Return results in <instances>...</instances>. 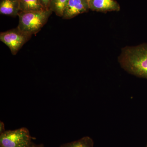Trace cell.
I'll return each instance as SVG.
<instances>
[{
  "mask_svg": "<svg viewBox=\"0 0 147 147\" xmlns=\"http://www.w3.org/2000/svg\"><path fill=\"white\" fill-rule=\"evenodd\" d=\"M90 9L88 0H69L62 18L70 19Z\"/></svg>",
  "mask_w": 147,
  "mask_h": 147,
  "instance_id": "5",
  "label": "cell"
},
{
  "mask_svg": "<svg viewBox=\"0 0 147 147\" xmlns=\"http://www.w3.org/2000/svg\"><path fill=\"white\" fill-rule=\"evenodd\" d=\"M60 147H93V142L90 137H85L77 141L63 144Z\"/></svg>",
  "mask_w": 147,
  "mask_h": 147,
  "instance_id": "10",
  "label": "cell"
},
{
  "mask_svg": "<svg viewBox=\"0 0 147 147\" xmlns=\"http://www.w3.org/2000/svg\"><path fill=\"white\" fill-rule=\"evenodd\" d=\"M69 0H52L49 9L54 12L57 16L62 17Z\"/></svg>",
  "mask_w": 147,
  "mask_h": 147,
  "instance_id": "9",
  "label": "cell"
},
{
  "mask_svg": "<svg viewBox=\"0 0 147 147\" xmlns=\"http://www.w3.org/2000/svg\"><path fill=\"white\" fill-rule=\"evenodd\" d=\"M31 36L17 27L16 28L1 32L0 40L9 48L11 54L15 55Z\"/></svg>",
  "mask_w": 147,
  "mask_h": 147,
  "instance_id": "4",
  "label": "cell"
},
{
  "mask_svg": "<svg viewBox=\"0 0 147 147\" xmlns=\"http://www.w3.org/2000/svg\"><path fill=\"white\" fill-rule=\"evenodd\" d=\"M20 11H39L45 9L39 0H19Z\"/></svg>",
  "mask_w": 147,
  "mask_h": 147,
  "instance_id": "8",
  "label": "cell"
},
{
  "mask_svg": "<svg viewBox=\"0 0 147 147\" xmlns=\"http://www.w3.org/2000/svg\"><path fill=\"white\" fill-rule=\"evenodd\" d=\"M90 9L95 11L107 12L119 11L120 7L115 0H88Z\"/></svg>",
  "mask_w": 147,
  "mask_h": 147,
  "instance_id": "6",
  "label": "cell"
},
{
  "mask_svg": "<svg viewBox=\"0 0 147 147\" xmlns=\"http://www.w3.org/2000/svg\"><path fill=\"white\" fill-rule=\"evenodd\" d=\"M28 129L22 127L7 130L0 134V146L3 147H28L32 144Z\"/></svg>",
  "mask_w": 147,
  "mask_h": 147,
  "instance_id": "3",
  "label": "cell"
},
{
  "mask_svg": "<svg viewBox=\"0 0 147 147\" xmlns=\"http://www.w3.org/2000/svg\"><path fill=\"white\" fill-rule=\"evenodd\" d=\"M28 147H44V146H43V145L42 144L36 145L35 144H34L32 143V144Z\"/></svg>",
  "mask_w": 147,
  "mask_h": 147,
  "instance_id": "13",
  "label": "cell"
},
{
  "mask_svg": "<svg viewBox=\"0 0 147 147\" xmlns=\"http://www.w3.org/2000/svg\"><path fill=\"white\" fill-rule=\"evenodd\" d=\"M121 66L127 72L147 79V45L127 46L118 58Z\"/></svg>",
  "mask_w": 147,
  "mask_h": 147,
  "instance_id": "1",
  "label": "cell"
},
{
  "mask_svg": "<svg viewBox=\"0 0 147 147\" xmlns=\"http://www.w3.org/2000/svg\"><path fill=\"white\" fill-rule=\"evenodd\" d=\"M0 147H3L2 146H0Z\"/></svg>",
  "mask_w": 147,
  "mask_h": 147,
  "instance_id": "14",
  "label": "cell"
},
{
  "mask_svg": "<svg viewBox=\"0 0 147 147\" xmlns=\"http://www.w3.org/2000/svg\"><path fill=\"white\" fill-rule=\"evenodd\" d=\"M52 12L49 9L30 12L20 11L17 28L30 35L36 34L46 24Z\"/></svg>",
  "mask_w": 147,
  "mask_h": 147,
  "instance_id": "2",
  "label": "cell"
},
{
  "mask_svg": "<svg viewBox=\"0 0 147 147\" xmlns=\"http://www.w3.org/2000/svg\"><path fill=\"white\" fill-rule=\"evenodd\" d=\"M20 11L19 0H1L0 13L11 16H18Z\"/></svg>",
  "mask_w": 147,
  "mask_h": 147,
  "instance_id": "7",
  "label": "cell"
},
{
  "mask_svg": "<svg viewBox=\"0 0 147 147\" xmlns=\"http://www.w3.org/2000/svg\"><path fill=\"white\" fill-rule=\"evenodd\" d=\"M5 131L4 123L3 122H0V134L3 133Z\"/></svg>",
  "mask_w": 147,
  "mask_h": 147,
  "instance_id": "12",
  "label": "cell"
},
{
  "mask_svg": "<svg viewBox=\"0 0 147 147\" xmlns=\"http://www.w3.org/2000/svg\"><path fill=\"white\" fill-rule=\"evenodd\" d=\"M52 0H39L40 3L45 9H49L50 4Z\"/></svg>",
  "mask_w": 147,
  "mask_h": 147,
  "instance_id": "11",
  "label": "cell"
}]
</instances>
